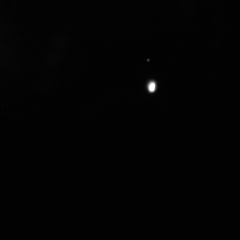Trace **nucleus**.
<instances>
[{"mask_svg":"<svg viewBox=\"0 0 240 240\" xmlns=\"http://www.w3.org/2000/svg\"><path fill=\"white\" fill-rule=\"evenodd\" d=\"M156 84L155 82L152 81L150 82L148 85L149 91L151 92H153L155 91Z\"/></svg>","mask_w":240,"mask_h":240,"instance_id":"nucleus-1","label":"nucleus"}]
</instances>
